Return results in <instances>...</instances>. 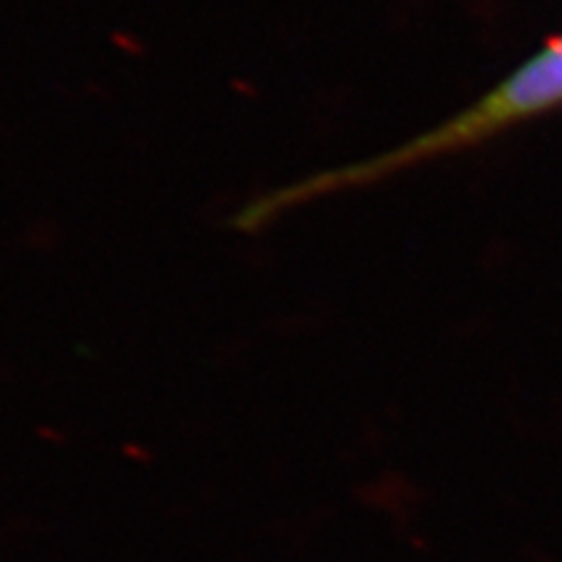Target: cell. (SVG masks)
<instances>
[{
	"label": "cell",
	"instance_id": "6da1fadb",
	"mask_svg": "<svg viewBox=\"0 0 562 562\" xmlns=\"http://www.w3.org/2000/svg\"><path fill=\"white\" fill-rule=\"evenodd\" d=\"M554 108H562V37L547 42L542 50L531 55L516 70H510L487 94H482L480 100L456 112L448 121L432 125L391 149L370 154V157L349 161V165L311 172L305 178L273 188V191L245 203L232 220V227L240 232H258L266 224L277 222L286 211L347 191H362V188L396 178V175L409 172L432 159L461 154L495 138L497 133L508 131L513 125L547 115Z\"/></svg>",
	"mask_w": 562,
	"mask_h": 562
}]
</instances>
